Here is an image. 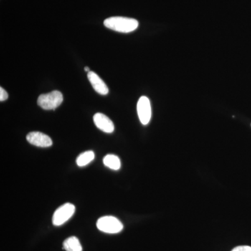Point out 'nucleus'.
<instances>
[{
	"mask_svg": "<svg viewBox=\"0 0 251 251\" xmlns=\"http://www.w3.org/2000/svg\"><path fill=\"white\" fill-rule=\"evenodd\" d=\"M97 226L99 230L105 233L116 234L123 229V225L117 218L107 216L100 218L97 221Z\"/></svg>",
	"mask_w": 251,
	"mask_h": 251,
	"instance_id": "7ed1b4c3",
	"label": "nucleus"
},
{
	"mask_svg": "<svg viewBox=\"0 0 251 251\" xmlns=\"http://www.w3.org/2000/svg\"><path fill=\"white\" fill-rule=\"evenodd\" d=\"M137 111L140 121L143 125H148L151 117V103L146 97H140L137 104Z\"/></svg>",
	"mask_w": 251,
	"mask_h": 251,
	"instance_id": "39448f33",
	"label": "nucleus"
},
{
	"mask_svg": "<svg viewBox=\"0 0 251 251\" xmlns=\"http://www.w3.org/2000/svg\"><path fill=\"white\" fill-rule=\"evenodd\" d=\"M8 98H9V94L5 91L4 89L0 87V100L4 101Z\"/></svg>",
	"mask_w": 251,
	"mask_h": 251,
	"instance_id": "f8f14e48",
	"label": "nucleus"
},
{
	"mask_svg": "<svg viewBox=\"0 0 251 251\" xmlns=\"http://www.w3.org/2000/svg\"><path fill=\"white\" fill-rule=\"evenodd\" d=\"M138 21L133 18L115 16L107 18L104 21V25L112 30L122 33H129L138 27Z\"/></svg>",
	"mask_w": 251,
	"mask_h": 251,
	"instance_id": "f257e3e1",
	"label": "nucleus"
},
{
	"mask_svg": "<svg viewBox=\"0 0 251 251\" xmlns=\"http://www.w3.org/2000/svg\"><path fill=\"white\" fill-rule=\"evenodd\" d=\"M232 251H251V247L249 246H240L234 248Z\"/></svg>",
	"mask_w": 251,
	"mask_h": 251,
	"instance_id": "ddd939ff",
	"label": "nucleus"
},
{
	"mask_svg": "<svg viewBox=\"0 0 251 251\" xmlns=\"http://www.w3.org/2000/svg\"><path fill=\"white\" fill-rule=\"evenodd\" d=\"M27 140L31 145L39 148H49L52 145V140L49 135L41 132H31L28 133Z\"/></svg>",
	"mask_w": 251,
	"mask_h": 251,
	"instance_id": "423d86ee",
	"label": "nucleus"
},
{
	"mask_svg": "<svg viewBox=\"0 0 251 251\" xmlns=\"http://www.w3.org/2000/svg\"><path fill=\"white\" fill-rule=\"evenodd\" d=\"M94 122L97 128L107 133H111L115 130V126L109 117L102 113L94 115Z\"/></svg>",
	"mask_w": 251,
	"mask_h": 251,
	"instance_id": "0eeeda50",
	"label": "nucleus"
},
{
	"mask_svg": "<svg viewBox=\"0 0 251 251\" xmlns=\"http://www.w3.org/2000/svg\"><path fill=\"white\" fill-rule=\"evenodd\" d=\"M63 248L67 251H82V246L77 237L68 238L63 243Z\"/></svg>",
	"mask_w": 251,
	"mask_h": 251,
	"instance_id": "1a4fd4ad",
	"label": "nucleus"
},
{
	"mask_svg": "<svg viewBox=\"0 0 251 251\" xmlns=\"http://www.w3.org/2000/svg\"><path fill=\"white\" fill-rule=\"evenodd\" d=\"M85 72H90V69H89V67H86L85 68Z\"/></svg>",
	"mask_w": 251,
	"mask_h": 251,
	"instance_id": "4468645a",
	"label": "nucleus"
},
{
	"mask_svg": "<svg viewBox=\"0 0 251 251\" xmlns=\"http://www.w3.org/2000/svg\"><path fill=\"white\" fill-rule=\"evenodd\" d=\"M87 77H88L91 85H92L94 90L97 93L101 94V95H106V94H108L109 92L108 86L105 85V82L97 74L93 72H88Z\"/></svg>",
	"mask_w": 251,
	"mask_h": 251,
	"instance_id": "6e6552de",
	"label": "nucleus"
},
{
	"mask_svg": "<svg viewBox=\"0 0 251 251\" xmlns=\"http://www.w3.org/2000/svg\"><path fill=\"white\" fill-rule=\"evenodd\" d=\"M103 163L105 166L114 171H118L121 168V161L119 157L115 155H106L103 158Z\"/></svg>",
	"mask_w": 251,
	"mask_h": 251,
	"instance_id": "9d476101",
	"label": "nucleus"
},
{
	"mask_svg": "<svg viewBox=\"0 0 251 251\" xmlns=\"http://www.w3.org/2000/svg\"><path fill=\"white\" fill-rule=\"evenodd\" d=\"M94 153L92 151H85L77 157L76 163L79 167H84L88 165L94 159Z\"/></svg>",
	"mask_w": 251,
	"mask_h": 251,
	"instance_id": "9b49d317",
	"label": "nucleus"
},
{
	"mask_svg": "<svg viewBox=\"0 0 251 251\" xmlns=\"http://www.w3.org/2000/svg\"><path fill=\"white\" fill-rule=\"evenodd\" d=\"M64 100L62 94L59 91L41 94L38 98L37 103L41 108L46 110H55Z\"/></svg>",
	"mask_w": 251,
	"mask_h": 251,
	"instance_id": "f03ea898",
	"label": "nucleus"
},
{
	"mask_svg": "<svg viewBox=\"0 0 251 251\" xmlns=\"http://www.w3.org/2000/svg\"><path fill=\"white\" fill-rule=\"evenodd\" d=\"M75 206L71 203H66L59 206L52 216V224L54 226H59L65 224L75 213Z\"/></svg>",
	"mask_w": 251,
	"mask_h": 251,
	"instance_id": "20e7f679",
	"label": "nucleus"
}]
</instances>
